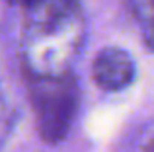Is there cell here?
<instances>
[{
  "label": "cell",
  "instance_id": "cell-3",
  "mask_svg": "<svg viewBox=\"0 0 154 152\" xmlns=\"http://www.w3.org/2000/svg\"><path fill=\"white\" fill-rule=\"evenodd\" d=\"M92 76L102 90L121 92L133 84L137 76V65L129 51L121 47H105L94 59Z\"/></svg>",
  "mask_w": 154,
  "mask_h": 152
},
{
  "label": "cell",
  "instance_id": "cell-5",
  "mask_svg": "<svg viewBox=\"0 0 154 152\" xmlns=\"http://www.w3.org/2000/svg\"><path fill=\"white\" fill-rule=\"evenodd\" d=\"M4 109V99H2V90H0V113H2Z\"/></svg>",
  "mask_w": 154,
  "mask_h": 152
},
{
  "label": "cell",
  "instance_id": "cell-4",
  "mask_svg": "<svg viewBox=\"0 0 154 152\" xmlns=\"http://www.w3.org/2000/svg\"><path fill=\"white\" fill-rule=\"evenodd\" d=\"M144 47L154 53V0H127Z\"/></svg>",
  "mask_w": 154,
  "mask_h": 152
},
{
  "label": "cell",
  "instance_id": "cell-1",
  "mask_svg": "<svg viewBox=\"0 0 154 152\" xmlns=\"http://www.w3.org/2000/svg\"><path fill=\"white\" fill-rule=\"evenodd\" d=\"M22 61L31 80L70 74L86 39L80 0H20Z\"/></svg>",
  "mask_w": 154,
  "mask_h": 152
},
{
  "label": "cell",
  "instance_id": "cell-2",
  "mask_svg": "<svg viewBox=\"0 0 154 152\" xmlns=\"http://www.w3.org/2000/svg\"><path fill=\"white\" fill-rule=\"evenodd\" d=\"M80 90L74 76L31 80V107L39 137L57 144L68 135L78 113Z\"/></svg>",
  "mask_w": 154,
  "mask_h": 152
}]
</instances>
